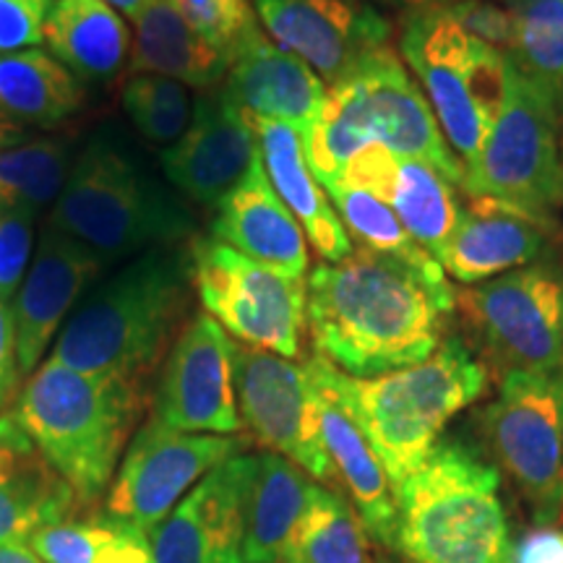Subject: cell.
<instances>
[{
    "instance_id": "f546056e",
    "label": "cell",
    "mask_w": 563,
    "mask_h": 563,
    "mask_svg": "<svg viewBox=\"0 0 563 563\" xmlns=\"http://www.w3.org/2000/svg\"><path fill=\"white\" fill-rule=\"evenodd\" d=\"M84 104V89L70 70L47 51L0 55V115L37 129H58Z\"/></svg>"
},
{
    "instance_id": "681fc988",
    "label": "cell",
    "mask_w": 563,
    "mask_h": 563,
    "mask_svg": "<svg viewBox=\"0 0 563 563\" xmlns=\"http://www.w3.org/2000/svg\"><path fill=\"white\" fill-rule=\"evenodd\" d=\"M561 384H563V378H561Z\"/></svg>"
},
{
    "instance_id": "7c38bea8",
    "label": "cell",
    "mask_w": 563,
    "mask_h": 563,
    "mask_svg": "<svg viewBox=\"0 0 563 563\" xmlns=\"http://www.w3.org/2000/svg\"><path fill=\"white\" fill-rule=\"evenodd\" d=\"M485 435L504 473L522 493L534 525L563 522V384L506 371L483 412Z\"/></svg>"
},
{
    "instance_id": "5bb4252c",
    "label": "cell",
    "mask_w": 563,
    "mask_h": 563,
    "mask_svg": "<svg viewBox=\"0 0 563 563\" xmlns=\"http://www.w3.org/2000/svg\"><path fill=\"white\" fill-rule=\"evenodd\" d=\"M238 454H245L238 435L183 433L150 418L125 449L104 511L150 532L203 475Z\"/></svg>"
},
{
    "instance_id": "ba28073f",
    "label": "cell",
    "mask_w": 563,
    "mask_h": 563,
    "mask_svg": "<svg viewBox=\"0 0 563 563\" xmlns=\"http://www.w3.org/2000/svg\"><path fill=\"white\" fill-rule=\"evenodd\" d=\"M399 51L426 89L467 183L504 104L506 55L473 37L446 9L410 11Z\"/></svg>"
},
{
    "instance_id": "2e32d148",
    "label": "cell",
    "mask_w": 563,
    "mask_h": 563,
    "mask_svg": "<svg viewBox=\"0 0 563 563\" xmlns=\"http://www.w3.org/2000/svg\"><path fill=\"white\" fill-rule=\"evenodd\" d=\"M279 47L308 63L329 87L389 47L391 24L365 0H253Z\"/></svg>"
},
{
    "instance_id": "d6986e66",
    "label": "cell",
    "mask_w": 563,
    "mask_h": 563,
    "mask_svg": "<svg viewBox=\"0 0 563 563\" xmlns=\"http://www.w3.org/2000/svg\"><path fill=\"white\" fill-rule=\"evenodd\" d=\"M102 269L104 262L89 245L47 224L11 302L21 376L40 368L60 323Z\"/></svg>"
},
{
    "instance_id": "f1b7e54d",
    "label": "cell",
    "mask_w": 563,
    "mask_h": 563,
    "mask_svg": "<svg viewBox=\"0 0 563 563\" xmlns=\"http://www.w3.org/2000/svg\"><path fill=\"white\" fill-rule=\"evenodd\" d=\"M133 26V74L165 76L191 89H211L228 76L230 60L188 24L175 0H152Z\"/></svg>"
},
{
    "instance_id": "83f0119b",
    "label": "cell",
    "mask_w": 563,
    "mask_h": 563,
    "mask_svg": "<svg viewBox=\"0 0 563 563\" xmlns=\"http://www.w3.org/2000/svg\"><path fill=\"white\" fill-rule=\"evenodd\" d=\"M131 32L104 0H55L45 45L79 81L110 84L131 60Z\"/></svg>"
},
{
    "instance_id": "f6af8a7d",
    "label": "cell",
    "mask_w": 563,
    "mask_h": 563,
    "mask_svg": "<svg viewBox=\"0 0 563 563\" xmlns=\"http://www.w3.org/2000/svg\"><path fill=\"white\" fill-rule=\"evenodd\" d=\"M104 3L112 5L118 13H125L129 19H136L139 13L152 3V0H104Z\"/></svg>"
},
{
    "instance_id": "ee69618b",
    "label": "cell",
    "mask_w": 563,
    "mask_h": 563,
    "mask_svg": "<svg viewBox=\"0 0 563 563\" xmlns=\"http://www.w3.org/2000/svg\"><path fill=\"white\" fill-rule=\"evenodd\" d=\"M384 3L397 5V9H407V11H422V9H443V5L464 3V0H384Z\"/></svg>"
},
{
    "instance_id": "836d02e7",
    "label": "cell",
    "mask_w": 563,
    "mask_h": 563,
    "mask_svg": "<svg viewBox=\"0 0 563 563\" xmlns=\"http://www.w3.org/2000/svg\"><path fill=\"white\" fill-rule=\"evenodd\" d=\"M66 141L34 139L0 150V211L37 217L58 201L70 173Z\"/></svg>"
},
{
    "instance_id": "7dc6e473",
    "label": "cell",
    "mask_w": 563,
    "mask_h": 563,
    "mask_svg": "<svg viewBox=\"0 0 563 563\" xmlns=\"http://www.w3.org/2000/svg\"><path fill=\"white\" fill-rule=\"evenodd\" d=\"M561 165H563V133H561Z\"/></svg>"
},
{
    "instance_id": "d6a6232c",
    "label": "cell",
    "mask_w": 563,
    "mask_h": 563,
    "mask_svg": "<svg viewBox=\"0 0 563 563\" xmlns=\"http://www.w3.org/2000/svg\"><path fill=\"white\" fill-rule=\"evenodd\" d=\"M323 191H327L350 241H355L357 249L394 258V262L415 266L420 272H443L431 253L405 230L397 211L384 199H378L376 194L350 186V183H329V186H323Z\"/></svg>"
},
{
    "instance_id": "8fae6325",
    "label": "cell",
    "mask_w": 563,
    "mask_h": 563,
    "mask_svg": "<svg viewBox=\"0 0 563 563\" xmlns=\"http://www.w3.org/2000/svg\"><path fill=\"white\" fill-rule=\"evenodd\" d=\"M485 352L506 371L563 378V264L540 258L454 292Z\"/></svg>"
},
{
    "instance_id": "7a4b0ae2",
    "label": "cell",
    "mask_w": 563,
    "mask_h": 563,
    "mask_svg": "<svg viewBox=\"0 0 563 563\" xmlns=\"http://www.w3.org/2000/svg\"><path fill=\"white\" fill-rule=\"evenodd\" d=\"M191 287L188 249L167 245L139 253L74 308L47 361L144 382L186 327Z\"/></svg>"
},
{
    "instance_id": "ab89813d",
    "label": "cell",
    "mask_w": 563,
    "mask_h": 563,
    "mask_svg": "<svg viewBox=\"0 0 563 563\" xmlns=\"http://www.w3.org/2000/svg\"><path fill=\"white\" fill-rule=\"evenodd\" d=\"M55 0H0V55L45 42V21Z\"/></svg>"
},
{
    "instance_id": "d590c367",
    "label": "cell",
    "mask_w": 563,
    "mask_h": 563,
    "mask_svg": "<svg viewBox=\"0 0 563 563\" xmlns=\"http://www.w3.org/2000/svg\"><path fill=\"white\" fill-rule=\"evenodd\" d=\"M123 108L141 136L167 150L191 125L196 97L191 95V87L175 79L136 74L123 89Z\"/></svg>"
},
{
    "instance_id": "3957f363",
    "label": "cell",
    "mask_w": 563,
    "mask_h": 563,
    "mask_svg": "<svg viewBox=\"0 0 563 563\" xmlns=\"http://www.w3.org/2000/svg\"><path fill=\"white\" fill-rule=\"evenodd\" d=\"M144 405V382L45 361L21 389L13 418L79 504H95L121 467Z\"/></svg>"
},
{
    "instance_id": "1f68e13d",
    "label": "cell",
    "mask_w": 563,
    "mask_h": 563,
    "mask_svg": "<svg viewBox=\"0 0 563 563\" xmlns=\"http://www.w3.org/2000/svg\"><path fill=\"white\" fill-rule=\"evenodd\" d=\"M26 545L45 563H154L150 534L108 511L63 519L32 534Z\"/></svg>"
},
{
    "instance_id": "277c9868",
    "label": "cell",
    "mask_w": 563,
    "mask_h": 563,
    "mask_svg": "<svg viewBox=\"0 0 563 563\" xmlns=\"http://www.w3.org/2000/svg\"><path fill=\"white\" fill-rule=\"evenodd\" d=\"M394 501V551L407 563H514L501 473L470 443L441 439Z\"/></svg>"
},
{
    "instance_id": "4dcf8cb0",
    "label": "cell",
    "mask_w": 563,
    "mask_h": 563,
    "mask_svg": "<svg viewBox=\"0 0 563 563\" xmlns=\"http://www.w3.org/2000/svg\"><path fill=\"white\" fill-rule=\"evenodd\" d=\"M279 563H371L368 532L350 498L316 483Z\"/></svg>"
},
{
    "instance_id": "74e56055",
    "label": "cell",
    "mask_w": 563,
    "mask_h": 563,
    "mask_svg": "<svg viewBox=\"0 0 563 563\" xmlns=\"http://www.w3.org/2000/svg\"><path fill=\"white\" fill-rule=\"evenodd\" d=\"M34 249V217L0 211V298L13 302Z\"/></svg>"
},
{
    "instance_id": "8d00e7d4",
    "label": "cell",
    "mask_w": 563,
    "mask_h": 563,
    "mask_svg": "<svg viewBox=\"0 0 563 563\" xmlns=\"http://www.w3.org/2000/svg\"><path fill=\"white\" fill-rule=\"evenodd\" d=\"M188 24L230 63L264 37L251 0H175Z\"/></svg>"
},
{
    "instance_id": "60d3db41",
    "label": "cell",
    "mask_w": 563,
    "mask_h": 563,
    "mask_svg": "<svg viewBox=\"0 0 563 563\" xmlns=\"http://www.w3.org/2000/svg\"><path fill=\"white\" fill-rule=\"evenodd\" d=\"M514 563H563V525H534L519 534Z\"/></svg>"
},
{
    "instance_id": "8992f818",
    "label": "cell",
    "mask_w": 563,
    "mask_h": 563,
    "mask_svg": "<svg viewBox=\"0 0 563 563\" xmlns=\"http://www.w3.org/2000/svg\"><path fill=\"white\" fill-rule=\"evenodd\" d=\"M371 144L433 167L464 191L462 162L443 139L428 97L391 47L371 55L350 79L329 89L319 123L302 139L306 159L321 186L340 180L352 157Z\"/></svg>"
},
{
    "instance_id": "ffe728a7",
    "label": "cell",
    "mask_w": 563,
    "mask_h": 563,
    "mask_svg": "<svg viewBox=\"0 0 563 563\" xmlns=\"http://www.w3.org/2000/svg\"><path fill=\"white\" fill-rule=\"evenodd\" d=\"M313 378L316 402H319L321 441L332 462L334 481L347 490V498L361 514L365 532L378 545L391 548L397 534V501L394 488L384 473V464L365 439L361 422L352 415L342 391V371L316 352L306 361Z\"/></svg>"
},
{
    "instance_id": "cb8c5ba5",
    "label": "cell",
    "mask_w": 563,
    "mask_h": 563,
    "mask_svg": "<svg viewBox=\"0 0 563 563\" xmlns=\"http://www.w3.org/2000/svg\"><path fill=\"white\" fill-rule=\"evenodd\" d=\"M211 238L287 277L306 279L308 238L274 191L262 152L241 186L217 207Z\"/></svg>"
},
{
    "instance_id": "5b68a950",
    "label": "cell",
    "mask_w": 563,
    "mask_h": 563,
    "mask_svg": "<svg viewBox=\"0 0 563 563\" xmlns=\"http://www.w3.org/2000/svg\"><path fill=\"white\" fill-rule=\"evenodd\" d=\"M51 228L89 245L104 264L178 245L196 220L112 129H100L70 165Z\"/></svg>"
},
{
    "instance_id": "d4e9b609",
    "label": "cell",
    "mask_w": 563,
    "mask_h": 563,
    "mask_svg": "<svg viewBox=\"0 0 563 563\" xmlns=\"http://www.w3.org/2000/svg\"><path fill=\"white\" fill-rule=\"evenodd\" d=\"M76 506L74 488L13 412L0 415V545L30 543L32 534L68 519Z\"/></svg>"
},
{
    "instance_id": "4316f807",
    "label": "cell",
    "mask_w": 563,
    "mask_h": 563,
    "mask_svg": "<svg viewBox=\"0 0 563 563\" xmlns=\"http://www.w3.org/2000/svg\"><path fill=\"white\" fill-rule=\"evenodd\" d=\"M316 481L274 452L251 454L243 504V563H279Z\"/></svg>"
},
{
    "instance_id": "4fadbf2b",
    "label": "cell",
    "mask_w": 563,
    "mask_h": 563,
    "mask_svg": "<svg viewBox=\"0 0 563 563\" xmlns=\"http://www.w3.org/2000/svg\"><path fill=\"white\" fill-rule=\"evenodd\" d=\"M232 373L243 426L266 452L298 464L313 481H334L321 441L319 402L308 365L232 342Z\"/></svg>"
},
{
    "instance_id": "44dd1931",
    "label": "cell",
    "mask_w": 563,
    "mask_h": 563,
    "mask_svg": "<svg viewBox=\"0 0 563 563\" xmlns=\"http://www.w3.org/2000/svg\"><path fill=\"white\" fill-rule=\"evenodd\" d=\"M336 183H350L384 199L435 262L460 222V188L433 167L399 157L382 144L357 152Z\"/></svg>"
},
{
    "instance_id": "6da1fadb",
    "label": "cell",
    "mask_w": 563,
    "mask_h": 563,
    "mask_svg": "<svg viewBox=\"0 0 563 563\" xmlns=\"http://www.w3.org/2000/svg\"><path fill=\"white\" fill-rule=\"evenodd\" d=\"M456 308L446 272H420L355 249L308 277L306 323L321 357L352 378H376L433 355Z\"/></svg>"
},
{
    "instance_id": "52a82bcc",
    "label": "cell",
    "mask_w": 563,
    "mask_h": 563,
    "mask_svg": "<svg viewBox=\"0 0 563 563\" xmlns=\"http://www.w3.org/2000/svg\"><path fill=\"white\" fill-rule=\"evenodd\" d=\"M488 389V368L460 336H449L428 361L376 378L342 373V391L365 439L397 490L431 449L443 428Z\"/></svg>"
},
{
    "instance_id": "7bdbcfd3",
    "label": "cell",
    "mask_w": 563,
    "mask_h": 563,
    "mask_svg": "<svg viewBox=\"0 0 563 563\" xmlns=\"http://www.w3.org/2000/svg\"><path fill=\"white\" fill-rule=\"evenodd\" d=\"M0 563H45L26 543L0 545Z\"/></svg>"
},
{
    "instance_id": "30bf717a",
    "label": "cell",
    "mask_w": 563,
    "mask_h": 563,
    "mask_svg": "<svg viewBox=\"0 0 563 563\" xmlns=\"http://www.w3.org/2000/svg\"><path fill=\"white\" fill-rule=\"evenodd\" d=\"M194 290L203 313L238 342L274 355H300L308 282L264 266L217 238H191Z\"/></svg>"
},
{
    "instance_id": "9a60e30c",
    "label": "cell",
    "mask_w": 563,
    "mask_h": 563,
    "mask_svg": "<svg viewBox=\"0 0 563 563\" xmlns=\"http://www.w3.org/2000/svg\"><path fill=\"white\" fill-rule=\"evenodd\" d=\"M152 418L183 433L235 435L243 428L232 340L209 313H196L162 361Z\"/></svg>"
},
{
    "instance_id": "bcb514c9",
    "label": "cell",
    "mask_w": 563,
    "mask_h": 563,
    "mask_svg": "<svg viewBox=\"0 0 563 563\" xmlns=\"http://www.w3.org/2000/svg\"><path fill=\"white\" fill-rule=\"evenodd\" d=\"M16 136H21V125L5 121V118L0 115V150H5V146H13Z\"/></svg>"
},
{
    "instance_id": "e575fe53",
    "label": "cell",
    "mask_w": 563,
    "mask_h": 563,
    "mask_svg": "<svg viewBox=\"0 0 563 563\" xmlns=\"http://www.w3.org/2000/svg\"><path fill=\"white\" fill-rule=\"evenodd\" d=\"M517 16L509 58L551 97L563 133V0H504Z\"/></svg>"
},
{
    "instance_id": "e0dca14e",
    "label": "cell",
    "mask_w": 563,
    "mask_h": 563,
    "mask_svg": "<svg viewBox=\"0 0 563 563\" xmlns=\"http://www.w3.org/2000/svg\"><path fill=\"white\" fill-rule=\"evenodd\" d=\"M251 454L230 456L201 477L152 527L154 563H243V504Z\"/></svg>"
},
{
    "instance_id": "7402d4cb",
    "label": "cell",
    "mask_w": 563,
    "mask_h": 563,
    "mask_svg": "<svg viewBox=\"0 0 563 563\" xmlns=\"http://www.w3.org/2000/svg\"><path fill=\"white\" fill-rule=\"evenodd\" d=\"M222 97L249 123H287L306 139L319 123L329 89L298 55L258 37L230 63Z\"/></svg>"
},
{
    "instance_id": "ac0fdd59",
    "label": "cell",
    "mask_w": 563,
    "mask_h": 563,
    "mask_svg": "<svg viewBox=\"0 0 563 563\" xmlns=\"http://www.w3.org/2000/svg\"><path fill=\"white\" fill-rule=\"evenodd\" d=\"M256 159V133L222 91L196 97L188 131L159 154L162 173L175 191L209 209L241 186Z\"/></svg>"
},
{
    "instance_id": "f35d334b",
    "label": "cell",
    "mask_w": 563,
    "mask_h": 563,
    "mask_svg": "<svg viewBox=\"0 0 563 563\" xmlns=\"http://www.w3.org/2000/svg\"><path fill=\"white\" fill-rule=\"evenodd\" d=\"M473 37L498 53L511 55L517 45V16L509 5L488 3V0H464V3L443 5Z\"/></svg>"
},
{
    "instance_id": "9c48e42d",
    "label": "cell",
    "mask_w": 563,
    "mask_h": 563,
    "mask_svg": "<svg viewBox=\"0 0 563 563\" xmlns=\"http://www.w3.org/2000/svg\"><path fill=\"white\" fill-rule=\"evenodd\" d=\"M464 196L501 201L553 224L563 207L561 125L551 97L506 55L504 104L490 125Z\"/></svg>"
},
{
    "instance_id": "603a6c76",
    "label": "cell",
    "mask_w": 563,
    "mask_h": 563,
    "mask_svg": "<svg viewBox=\"0 0 563 563\" xmlns=\"http://www.w3.org/2000/svg\"><path fill=\"white\" fill-rule=\"evenodd\" d=\"M548 228L551 224L532 220L501 201L467 196L439 264L462 285H481L540 262L548 251Z\"/></svg>"
},
{
    "instance_id": "c3c4849f",
    "label": "cell",
    "mask_w": 563,
    "mask_h": 563,
    "mask_svg": "<svg viewBox=\"0 0 563 563\" xmlns=\"http://www.w3.org/2000/svg\"><path fill=\"white\" fill-rule=\"evenodd\" d=\"M378 563H389V561H378Z\"/></svg>"
},
{
    "instance_id": "b9f144b4",
    "label": "cell",
    "mask_w": 563,
    "mask_h": 563,
    "mask_svg": "<svg viewBox=\"0 0 563 563\" xmlns=\"http://www.w3.org/2000/svg\"><path fill=\"white\" fill-rule=\"evenodd\" d=\"M21 371L16 355V329H13L11 302L0 298V415L16 394Z\"/></svg>"
},
{
    "instance_id": "484cf974",
    "label": "cell",
    "mask_w": 563,
    "mask_h": 563,
    "mask_svg": "<svg viewBox=\"0 0 563 563\" xmlns=\"http://www.w3.org/2000/svg\"><path fill=\"white\" fill-rule=\"evenodd\" d=\"M262 152L264 170L274 191L306 232L308 243L327 264H336L352 253V241L327 191L311 170L302 150V136L292 125L277 121L251 123Z\"/></svg>"
}]
</instances>
